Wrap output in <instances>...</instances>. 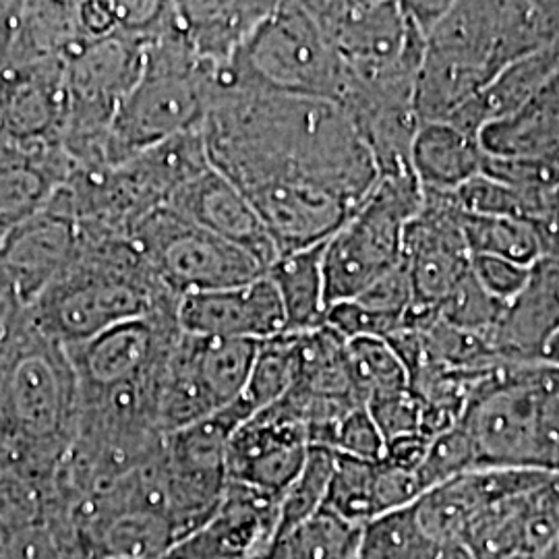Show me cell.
I'll return each mask as SVG.
<instances>
[{
	"label": "cell",
	"mask_w": 559,
	"mask_h": 559,
	"mask_svg": "<svg viewBox=\"0 0 559 559\" xmlns=\"http://www.w3.org/2000/svg\"><path fill=\"white\" fill-rule=\"evenodd\" d=\"M201 133L212 168L253 205L280 255L325 242L380 180L336 102L240 85L226 71Z\"/></svg>",
	"instance_id": "cell-1"
},
{
	"label": "cell",
	"mask_w": 559,
	"mask_h": 559,
	"mask_svg": "<svg viewBox=\"0 0 559 559\" xmlns=\"http://www.w3.org/2000/svg\"><path fill=\"white\" fill-rule=\"evenodd\" d=\"M559 41V2H452L415 80L420 122L450 120L514 60Z\"/></svg>",
	"instance_id": "cell-2"
},
{
	"label": "cell",
	"mask_w": 559,
	"mask_h": 559,
	"mask_svg": "<svg viewBox=\"0 0 559 559\" xmlns=\"http://www.w3.org/2000/svg\"><path fill=\"white\" fill-rule=\"evenodd\" d=\"M78 415L80 381L67 348L21 311L0 348V464L52 479Z\"/></svg>",
	"instance_id": "cell-3"
},
{
	"label": "cell",
	"mask_w": 559,
	"mask_h": 559,
	"mask_svg": "<svg viewBox=\"0 0 559 559\" xmlns=\"http://www.w3.org/2000/svg\"><path fill=\"white\" fill-rule=\"evenodd\" d=\"M129 239H85L38 300L29 321L64 348L145 316L179 307Z\"/></svg>",
	"instance_id": "cell-4"
},
{
	"label": "cell",
	"mask_w": 559,
	"mask_h": 559,
	"mask_svg": "<svg viewBox=\"0 0 559 559\" xmlns=\"http://www.w3.org/2000/svg\"><path fill=\"white\" fill-rule=\"evenodd\" d=\"M216 75L187 46L164 2L160 17L143 34V71L120 104L106 138V164H120L141 152L201 129L216 92Z\"/></svg>",
	"instance_id": "cell-5"
},
{
	"label": "cell",
	"mask_w": 559,
	"mask_h": 559,
	"mask_svg": "<svg viewBox=\"0 0 559 559\" xmlns=\"http://www.w3.org/2000/svg\"><path fill=\"white\" fill-rule=\"evenodd\" d=\"M226 73L240 85L340 104L346 69L305 2H276Z\"/></svg>",
	"instance_id": "cell-6"
},
{
	"label": "cell",
	"mask_w": 559,
	"mask_h": 559,
	"mask_svg": "<svg viewBox=\"0 0 559 559\" xmlns=\"http://www.w3.org/2000/svg\"><path fill=\"white\" fill-rule=\"evenodd\" d=\"M420 203L423 191L415 175L380 177L359 210L325 240L328 307L359 297L399 267L406 226L417 216Z\"/></svg>",
	"instance_id": "cell-7"
},
{
	"label": "cell",
	"mask_w": 559,
	"mask_h": 559,
	"mask_svg": "<svg viewBox=\"0 0 559 559\" xmlns=\"http://www.w3.org/2000/svg\"><path fill=\"white\" fill-rule=\"evenodd\" d=\"M129 240L162 286L179 299L265 276V267L253 255L166 205L141 218Z\"/></svg>",
	"instance_id": "cell-8"
},
{
	"label": "cell",
	"mask_w": 559,
	"mask_h": 559,
	"mask_svg": "<svg viewBox=\"0 0 559 559\" xmlns=\"http://www.w3.org/2000/svg\"><path fill=\"white\" fill-rule=\"evenodd\" d=\"M402 263L413 288L406 330H423L438 318L441 300L471 272L462 207L454 193L423 191L420 210L404 233Z\"/></svg>",
	"instance_id": "cell-9"
},
{
	"label": "cell",
	"mask_w": 559,
	"mask_h": 559,
	"mask_svg": "<svg viewBox=\"0 0 559 559\" xmlns=\"http://www.w3.org/2000/svg\"><path fill=\"white\" fill-rule=\"evenodd\" d=\"M348 75L420 64L425 38L400 2H305Z\"/></svg>",
	"instance_id": "cell-10"
},
{
	"label": "cell",
	"mask_w": 559,
	"mask_h": 559,
	"mask_svg": "<svg viewBox=\"0 0 559 559\" xmlns=\"http://www.w3.org/2000/svg\"><path fill=\"white\" fill-rule=\"evenodd\" d=\"M177 309L124 321L67 348L80 390H104L160 378L180 336Z\"/></svg>",
	"instance_id": "cell-11"
},
{
	"label": "cell",
	"mask_w": 559,
	"mask_h": 559,
	"mask_svg": "<svg viewBox=\"0 0 559 559\" xmlns=\"http://www.w3.org/2000/svg\"><path fill=\"white\" fill-rule=\"evenodd\" d=\"M309 454L305 425L280 402L239 425L226 443L228 483L282 500Z\"/></svg>",
	"instance_id": "cell-12"
},
{
	"label": "cell",
	"mask_w": 559,
	"mask_h": 559,
	"mask_svg": "<svg viewBox=\"0 0 559 559\" xmlns=\"http://www.w3.org/2000/svg\"><path fill=\"white\" fill-rule=\"evenodd\" d=\"M81 233L59 203H48L0 240V295L32 307L78 255Z\"/></svg>",
	"instance_id": "cell-13"
},
{
	"label": "cell",
	"mask_w": 559,
	"mask_h": 559,
	"mask_svg": "<svg viewBox=\"0 0 559 559\" xmlns=\"http://www.w3.org/2000/svg\"><path fill=\"white\" fill-rule=\"evenodd\" d=\"M177 318L180 332L205 338L263 342L286 334L278 293L265 276L233 288L180 297Z\"/></svg>",
	"instance_id": "cell-14"
},
{
	"label": "cell",
	"mask_w": 559,
	"mask_h": 559,
	"mask_svg": "<svg viewBox=\"0 0 559 559\" xmlns=\"http://www.w3.org/2000/svg\"><path fill=\"white\" fill-rule=\"evenodd\" d=\"M166 207L247 251L260 261L265 272L280 258L278 249L253 205L212 166L182 185Z\"/></svg>",
	"instance_id": "cell-15"
},
{
	"label": "cell",
	"mask_w": 559,
	"mask_h": 559,
	"mask_svg": "<svg viewBox=\"0 0 559 559\" xmlns=\"http://www.w3.org/2000/svg\"><path fill=\"white\" fill-rule=\"evenodd\" d=\"M559 334V263L537 261L524 288L503 307L485 340L500 362H543L549 342Z\"/></svg>",
	"instance_id": "cell-16"
},
{
	"label": "cell",
	"mask_w": 559,
	"mask_h": 559,
	"mask_svg": "<svg viewBox=\"0 0 559 559\" xmlns=\"http://www.w3.org/2000/svg\"><path fill=\"white\" fill-rule=\"evenodd\" d=\"M276 2H173V15L195 59L214 73L230 67Z\"/></svg>",
	"instance_id": "cell-17"
},
{
	"label": "cell",
	"mask_w": 559,
	"mask_h": 559,
	"mask_svg": "<svg viewBox=\"0 0 559 559\" xmlns=\"http://www.w3.org/2000/svg\"><path fill=\"white\" fill-rule=\"evenodd\" d=\"M485 156L501 160H559V75L516 112L485 124Z\"/></svg>",
	"instance_id": "cell-18"
},
{
	"label": "cell",
	"mask_w": 559,
	"mask_h": 559,
	"mask_svg": "<svg viewBox=\"0 0 559 559\" xmlns=\"http://www.w3.org/2000/svg\"><path fill=\"white\" fill-rule=\"evenodd\" d=\"M559 75V41L508 64L496 80L445 122L477 138L489 122L516 112Z\"/></svg>",
	"instance_id": "cell-19"
},
{
	"label": "cell",
	"mask_w": 559,
	"mask_h": 559,
	"mask_svg": "<svg viewBox=\"0 0 559 559\" xmlns=\"http://www.w3.org/2000/svg\"><path fill=\"white\" fill-rule=\"evenodd\" d=\"M479 140L445 120L420 122L411 143V168L420 191L456 193L480 175Z\"/></svg>",
	"instance_id": "cell-20"
},
{
	"label": "cell",
	"mask_w": 559,
	"mask_h": 559,
	"mask_svg": "<svg viewBox=\"0 0 559 559\" xmlns=\"http://www.w3.org/2000/svg\"><path fill=\"white\" fill-rule=\"evenodd\" d=\"M323 247L325 242L284 253L274 261L265 278L278 293L286 334H302L325 325L328 299L323 278Z\"/></svg>",
	"instance_id": "cell-21"
},
{
	"label": "cell",
	"mask_w": 559,
	"mask_h": 559,
	"mask_svg": "<svg viewBox=\"0 0 559 559\" xmlns=\"http://www.w3.org/2000/svg\"><path fill=\"white\" fill-rule=\"evenodd\" d=\"M180 348L214 413H218L242 394L258 357L260 342L205 338L180 332Z\"/></svg>",
	"instance_id": "cell-22"
},
{
	"label": "cell",
	"mask_w": 559,
	"mask_h": 559,
	"mask_svg": "<svg viewBox=\"0 0 559 559\" xmlns=\"http://www.w3.org/2000/svg\"><path fill=\"white\" fill-rule=\"evenodd\" d=\"M357 559H473L459 540L431 537L417 520L413 503L362 526Z\"/></svg>",
	"instance_id": "cell-23"
},
{
	"label": "cell",
	"mask_w": 559,
	"mask_h": 559,
	"mask_svg": "<svg viewBox=\"0 0 559 559\" xmlns=\"http://www.w3.org/2000/svg\"><path fill=\"white\" fill-rule=\"evenodd\" d=\"M362 526L338 519L321 508L284 537L263 547L261 559H357Z\"/></svg>",
	"instance_id": "cell-24"
},
{
	"label": "cell",
	"mask_w": 559,
	"mask_h": 559,
	"mask_svg": "<svg viewBox=\"0 0 559 559\" xmlns=\"http://www.w3.org/2000/svg\"><path fill=\"white\" fill-rule=\"evenodd\" d=\"M462 233L471 255H493L526 267L543 260L539 230L528 222L466 214L462 210Z\"/></svg>",
	"instance_id": "cell-25"
},
{
	"label": "cell",
	"mask_w": 559,
	"mask_h": 559,
	"mask_svg": "<svg viewBox=\"0 0 559 559\" xmlns=\"http://www.w3.org/2000/svg\"><path fill=\"white\" fill-rule=\"evenodd\" d=\"M346 355L353 385L362 404L411 388L406 367L388 340L371 336L346 340Z\"/></svg>",
	"instance_id": "cell-26"
},
{
	"label": "cell",
	"mask_w": 559,
	"mask_h": 559,
	"mask_svg": "<svg viewBox=\"0 0 559 559\" xmlns=\"http://www.w3.org/2000/svg\"><path fill=\"white\" fill-rule=\"evenodd\" d=\"M376 464L378 462L336 454L323 510L357 526H365L378 519Z\"/></svg>",
	"instance_id": "cell-27"
},
{
	"label": "cell",
	"mask_w": 559,
	"mask_h": 559,
	"mask_svg": "<svg viewBox=\"0 0 559 559\" xmlns=\"http://www.w3.org/2000/svg\"><path fill=\"white\" fill-rule=\"evenodd\" d=\"M293 385V334L260 342L249 381L239 399L240 411L247 419L286 396Z\"/></svg>",
	"instance_id": "cell-28"
},
{
	"label": "cell",
	"mask_w": 559,
	"mask_h": 559,
	"mask_svg": "<svg viewBox=\"0 0 559 559\" xmlns=\"http://www.w3.org/2000/svg\"><path fill=\"white\" fill-rule=\"evenodd\" d=\"M334 460L336 454L332 450L321 445H309V454L299 477L280 500L274 539L284 537L286 533H290L293 528H297L320 512L332 479Z\"/></svg>",
	"instance_id": "cell-29"
},
{
	"label": "cell",
	"mask_w": 559,
	"mask_h": 559,
	"mask_svg": "<svg viewBox=\"0 0 559 559\" xmlns=\"http://www.w3.org/2000/svg\"><path fill=\"white\" fill-rule=\"evenodd\" d=\"M471 471H479L477 452L468 431L459 423L431 440L427 454L417 468V479L425 493L441 483L456 479Z\"/></svg>",
	"instance_id": "cell-30"
},
{
	"label": "cell",
	"mask_w": 559,
	"mask_h": 559,
	"mask_svg": "<svg viewBox=\"0 0 559 559\" xmlns=\"http://www.w3.org/2000/svg\"><path fill=\"white\" fill-rule=\"evenodd\" d=\"M309 445H321L342 456L367 462H378L385 450L380 429L371 419L367 406L353 408L342 419L316 431L309 438Z\"/></svg>",
	"instance_id": "cell-31"
},
{
	"label": "cell",
	"mask_w": 559,
	"mask_h": 559,
	"mask_svg": "<svg viewBox=\"0 0 559 559\" xmlns=\"http://www.w3.org/2000/svg\"><path fill=\"white\" fill-rule=\"evenodd\" d=\"M503 307L506 305L487 295L468 272L466 278L460 280L459 286L441 300L438 320L462 332L485 336L500 320Z\"/></svg>",
	"instance_id": "cell-32"
},
{
	"label": "cell",
	"mask_w": 559,
	"mask_h": 559,
	"mask_svg": "<svg viewBox=\"0 0 559 559\" xmlns=\"http://www.w3.org/2000/svg\"><path fill=\"white\" fill-rule=\"evenodd\" d=\"M365 406L378 425L383 443L408 436H425L423 404L411 388L371 399Z\"/></svg>",
	"instance_id": "cell-33"
},
{
	"label": "cell",
	"mask_w": 559,
	"mask_h": 559,
	"mask_svg": "<svg viewBox=\"0 0 559 559\" xmlns=\"http://www.w3.org/2000/svg\"><path fill=\"white\" fill-rule=\"evenodd\" d=\"M533 267V265H531ZM531 267L493 255H471V274L493 299L508 305L524 288Z\"/></svg>",
	"instance_id": "cell-34"
},
{
	"label": "cell",
	"mask_w": 559,
	"mask_h": 559,
	"mask_svg": "<svg viewBox=\"0 0 559 559\" xmlns=\"http://www.w3.org/2000/svg\"><path fill=\"white\" fill-rule=\"evenodd\" d=\"M540 468L559 473V369L551 365L543 383Z\"/></svg>",
	"instance_id": "cell-35"
},
{
	"label": "cell",
	"mask_w": 559,
	"mask_h": 559,
	"mask_svg": "<svg viewBox=\"0 0 559 559\" xmlns=\"http://www.w3.org/2000/svg\"><path fill=\"white\" fill-rule=\"evenodd\" d=\"M400 4L408 21L417 27V32L425 40L452 7V2H441V0L440 2H400Z\"/></svg>",
	"instance_id": "cell-36"
},
{
	"label": "cell",
	"mask_w": 559,
	"mask_h": 559,
	"mask_svg": "<svg viewBox=\"0 0 559 559\" xmlns=\"http://www.w3.org/2000/svg\"><path fill=\"white\" fill-rule=\"evenodd\" d=\"M17 11H20V2H0V78L11 67Z\"/></svg>",
	"instance_id": "cell-37"
},
{
	"label": "cell",
	"mask_w": 559,
	"mask_h": 559,
	"mask_svg": "<svg viewBox=\"0 0 559 559\" xmlns=\"http://www.w3.org/2000/svg\"><path fill=\"white\" fill-rule=\"evenodd\" d=\"M21 311L20 307H15L9 299H4L0 295V348L4 346V342L11 336L15 323L20 320Z\"/></svg>",
	"instance_id": "cell-38"
}]
</instances>
